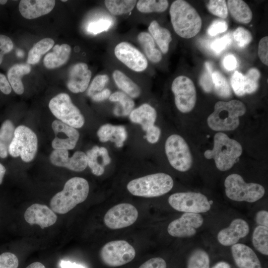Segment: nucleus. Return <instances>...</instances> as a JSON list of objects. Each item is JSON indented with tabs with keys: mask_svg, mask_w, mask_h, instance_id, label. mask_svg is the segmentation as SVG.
<instances>
[{
	"mask_svg": "<svg viewBox=\"0 0 268 268\" xmlns=\"http://www.w3.org/2000/svg\"><path fill=\"white\" fill-rule=\"evenodd\" d=\"M26 268H46L40 262H34L31 264Z\"/></svg>",
	"mask_w": 268,
	"mask_h": 268,
	"instance_id": "nucleus-61",
	"label": "nucleus"
},
{
	"mask_svg": "<svg viewBox=\"0 0 268 268\" xmlns=\"http://www.w3.org/2000/svg\"><path fill=\"white\" fill-rule=\"evenodd\" d=\"M224 67L228 70H232L237 66V62L236 58L232 55H228L223 60Z\"/></svg>",
	"mask_w": 268,
	"mask_h": 268,
	"instance_id": "nucleus-54",
	"label": "nucleus"
},
{
	"mask_svg": "<svg viewBox=\"0 0 268 268\" xmlns=\"http://www.w3.org/2000/svg\"><path fill=\"white\" fill-rule=\"evenodd\" d=\"M55 3L54 0H22L18 7L22 16L31 19L49 13L54 8Z\"/></svg>",
	"mask_w": 268,
	"mask_h": 268,
	"instance_id": "nucleus-21",
	"label": "nucleus"
},
{
	"mask_svg": "<svg viewBox=\"0 0 268 268\" xmlns=\"http://www.w3.org/2000/svg\"><path fill=\"white\" fill-rule=\"evenodd\" d=\"M7 0H0V4H4L7 2Z\"/></svg>",
	"mask_w": 268,
	"mask_h": 268,
	"instance_id": "nucleus-62",
	"label": "nucleus"
},
{
	"mask_svg": "<svg viewBox=\"0 0 268 268\" xmlns=\"http://www.w3.org/2000/svg\"><path fill=\"white\" fill-rule=\"evenodd\" d=\"M53 50V52L46 54L43 60L44 66L49 69L59 67L65 64L71 53L70 46L66 44L56 45Z\"/></svg>",
	"mask_w": 268,
	"mask_h": 268,
	"instance_id": "nucleus-26",
	"label": "nucleus"
},
{
	"mask_svg": "<svg viewBox=\"0 0 268 268\" xmlns=\"http://www.w3.org/2000/svg\"><path fill=\"white\" fill-rule=\"evenodd\" d=\"M231 42L230 34L225 35L223 37L216 39L210 45L211 49L217 54L221 53L226 48Z\"/></svg>",
	"mask_w": 268,
	"mask_h": 268,
	"instance_id": "nucleus-48",
	"label": "nucleus"
},
{
	"mask_svg": "<svg viewBox=\"0 0 268 268\" xmlns=\"http://www.w3.org/2000/svg\"><path fill=\"white\" fill-rule=\"evenodd\" d=\"M91 74L85 63H78L73 65L69 70L67 88L74 93L83 92L89 85Z\"/></svg>",
	"mask_w": 268,
	"mask_h": 268,
	"instance_id": "nucleus-19",
	"label": "nucleus"
},
{
	"mask_svg": "<svg viewBox=\"0 0 268 268\" xmlns=\"http://www.w3.org/2000/svg\"><path fill=\"white\" fill-rule=\"evenodd\" d=\"M165 261L160 257L152 258L145 262L138 268H166Z\"/></svg>",
	"mask_w": 268,
	"mask_h": 268,
	"instance_id": "nucleus-52",
	"label": "nucleus"
},
{
	"mask_svg": "<svg viewBox=\"0 0 268 268\" xmlns=\"http://www.w3.org/2000/svg\"><path fill=\"white\" fill-rule=\"evenodd\" d=\"M242 147L237 140L225 134L216 133L213 137V147L204 152L206 159H213L217 168L221 171L231 169L242 153Z\"/></svg>",
	"mask_w": 268,
	"mask_h": 268,
	"instance_id": "nucleus-4",
	"label": "nucleus"
},
{
	"mask_svg": "<svg viewBox=\"0 0 268 268\" xmlns=\"http://www.w3.org/2000/svg\"><path fill=\"white\" fill-rule=\"evenodd\" d=\"M0 90L4 94H9L11 92V87L5 76L0 73Z\"/></svg>",
	"mask_w": 268,
	"mask_h": 268,
	"instance_id": "nucleus-56",
	"label": "nucleus"
},
{
	"mask_svg": "<svg viewBox=\"0 0 268 268\" xmlns=\"http://www.w3.org/2000/svg\"><path fill=\"white\" fill-rule=\"evenodd\" d=\"M233 38L240 47H245L252 40V36L250 32L242 27H238L233 33Z\"/></svg>",
	"mask_w": 268,
	"mask_h": 268,
	"instance_id": "nucleus-45",
	"label": "nucleus"
},
{
	"mask_svg": "<svg viewBox=\"0 0 268 268\" xmlns=\"http://www.w3.org/2000/svg\"><path fill=\"white\" fill-rule=\"evenodd\" d=\"M231 251L238 268H262L258 256L248 246L237 243L231 246Z\"/></svg>",
	"mask_w": 268,
	"mask_h": 268,
	"instance_id": "nucleus-22",
	"label": "nucleus"
},
{
	"mask_svg": "<svg viewBox=\"0 0 268 268\" xmlns=\"http://www.w3.org/2000/svg\"><path fill=\"white\" fill-rule=\"evenodd\" d=\"M113 78L118 87L131 98H135L140 95L139 86L121 71L114 70Z\"/></svg>",
	"mask_w": 268,
	"mask_h": 268,
	"instance_id": "nucleus-30",
	"label": "nucleus"
},
{
	"mask_svg": "<svg viewBox=\"0 0 268 268\" xmlns=\"http://www.w3.org/2000/svg\"><path fill=\"white\" fill-rule=\"evenodd\" d=\"M148 31L163 54H166L172 41L170 31L166 28L161 27L158 22L153 20L150 23Z\"/></svg>",
	"mask_w": 268,
	"mask_h": 268,
	"instance_id": "nucleus-28",
	"label": "nucleus"
},
{
	"mask_svg": "<svg viewBox=\"0 0 268 268\" xmlns=\"http://www.w3.org/2000/svg\"><path fill=\"white\" fill-rule=\"evenodd\" d=\"M168 202L174 209L187 213H203L210 210L211 204L207 197L200 193H176L168 198Z\"/></svg>",
	"mask_w": 268,
	"mask_h": 268,
	"instance_id": "nucleus-11",
	"label": "nucleus"
},
{
	"mask_svg": "<svg viewBox=\"0 0 268 268\" xmlns=\"http://www.w3.org/2000/svg\"><path fill=\"white\" fill-rule=\"evenodd\" d=\"M54 40L50 38H45L37 42L29 50L28 54L27 63L34 65L39 62L41 56L49 51L54 45Z\"/></svg>",
	"mask_w": 268,
	"mask_h": 268,
	"instance_id": "nucleus-34",
	"label": "nucleus"
},
{
	"mask_svg": "<svg viewBox=\"0 0 268 268\" xmlns=\"http://www.w3.org/2000/svg\"><path fill=\"white\" fill-rule=\"evenodd\" d=\"M187 268H210V258L206 251L197 249L189 256Z\"/></svg>",
	"mask_w": 268,
	"mask_h": 268,
	"instance_id": "nucleus-37",
	"label": "nucleus"
},
{
	"mask_svg": "<svg viewBox=\"0 0 268 268\" xmlns=\"http://www.w3.org/2000/svg\"><path fill=\"white\" fill-rule=\"evenodd\" d=\"M230 80L232 88L236 95L241 96L246 94L244 75L236 70L232 75Z\"/></svg>",
	"mask_w": 268,
	"mask_h": 268,
	"instance_id": "nucleus-44",
	"label": "nucleus"
},
{
	"mask_svg": "<svg viewBox=\"0 0 268 268\" xmlns=\"http://www.w3.org/2000/svg\"><path fill=\"white\" fill-rule=\"evenodd\" d=\"M225 192L230 200L237 201L255 202L263 197L264 187L259 184L247 183L238 174L228 176L224 181Z\"/></svg>",
	"mask_w": 268,
	"mask_h": 268,
	"instance_id": "nucleus-6",
	"label": "nucleus"
},
{
	"mask_svg": "<svg viewBox=\"0 0 268 268\" xmlns=\"http://www.w3.org/2000/svg\"><path fill=\"white\" fill-rule=\"evenodd\" d=\"M15 128L9 120L4 121L0 127V157L5 158L8 154V148L14 137Z\"/></svg>",
	"mask_w": 268,
	"mask_h": 268,
	"instance_id": "nucleus-33",
	"label": "nucleus"
},
{
	"mask_svg": "<svg viewBox=\"0 0 268 268\" xmlns=\"http://www.w3.org/2000/svg\"><path fill=\"white\" fill-rule=\"evenodd\" d=\"M258 56L261 61L265 65H268V37L262 38L258 46Z\"/></svg>",
	"mask_w": 268,
	"mask_h": 268,
	"instance_id": "nucleus-51",
	"label": "nucleus"
},
{
	"mask_svg": "<svg viewBox=\"0 0 268 268\" xmlns=\"http://www.w3.org/2000/svg\"><path fill=\"white\" fill-rule=\"evenodd\" d=\"M49 107L59 121L69 126L80 128L84 124L83 116L67 93H61L52 98L49 102Z\"/></svg>",
	"mask_w": 268,
	"mask_h": 268,
	"instance_id": "nucleus-8",
	"label": "nucleus"
},
{
	"mask_svg": "<svg viewBox=\"0 0 268 268\" xmlns=\"http://www.w3.org/2000/svg\"><path fill=\"white\" fill-rule=\"evenodd\" d=\"M135 256L134 248L129 242L122 240L107 243L100 252L103 263L110 267L126 265L131 262Z\"/></svg>",
	"mask_w": 268,
	"mask_h": 268,
	"instance_id": "nucleus-10",
	"label": "nucleus"
},
{
	"mask_svg": "<svg viewBox=\"0 0 268 268\" xmlns=\"http://www.w3.org/2000/svg\"><path fill=\"white\" fill-rule=\"evenodd\" d=\"M18 259L13 253L5 252L0 254V268H18Z\"/></svg>",
	"mask_w": 268,
	"mask_h": 268,
	"instance_id": "nucleus-47",
	"label": "nucleus"
},
{
	"mask_svg": "<svg viewBox=\"0 0 268 268\" xmlns=\"http://www.w3.org/2000/svg\"><path fill=\"white\" fill-rule=\"evenodd\" d=\"M146 132V138L151 143L157 142L161 134V130L155 125L148 129Z\"/></svg>",
	"mask_w": 268,
	"mask_h": 268,
	"instance_id": "nucleus-53",
	"label": "nucleus"
},
{
	"mask_svg": "<svg viewBox=\"0 0 268 268\" xmlns=\"http://www.w3.org/2000/svg\"><path fill=\"white\" fill-rule=\"evenodd\" d=\"M89 191L88 183L85 179L75 177L66 182L63 190L51 200V209L59 214H66L87 198Z\"/></svg>",
	"mask_w": 268,
	"mask_h": 268,
	"instance_id": "nucleus-2",
	"label": "nucleus"
},
{
	"mask_svg": "<svg viewBox=\"0 0 268 268\" xmlns=\"http://www.w3.org/2000/svg\"><path fill=\"white\" fill-rule=\"evenodd\" d=\"M24 217L27 223L38 224L42 229L54 224L57 219L56 214L51 209L39 203H34L28 207Z\"/></svg>",
	"mask_w": 268,
	"mask_h": 268,
	"instance_id": "nucleus-18",
	"label": "nucleus"
},
{
	"mask_svg": "<svg viewBox=\"0 0 268 268\" xmlns=\"http://www.w3.org/2000/svg\"><path fill=\"white\" fill-rule=\"evenodd\" d=\"M13 44L9 37L0 34V65L5 54L10 52L13 49Z\"/></svg>",
	"mask_w": 268,
	"mask_h": 268,
	"instance_id": "nucleus-50",
	"label": "nucleus"
},
{
	"mask_svg": "<svg viewBox=\"0 0 268 268\" xmlns=\"http://www.w3.org/2000/svg\"><path fill=\"white\" fill-rule=\"evenodd\" d=\"M55 137L52 142L54 149L71 150L79 139V132L75 128L59 120H55L52 124Z\"/></svg>",
	"mask_w": 268,
	"mask_h": 268,
	"instance_id": "nucleus-16",
	"label": "nucleus"
},
{
	"mask_svg": "<svg viewBox=\"0 0 268 268\" xmlns=\"http://www.w3.org/2000/svg\"><path fill=\"white\" fill-rule=\"evenodd\" d=\"M138 215L134 205L128 203H119L107 211L104 217V222L110 229H121L134 224Z\"/></svg>",
	"mask_w": 268,
	"mask_h": 268,
	"instance_id": "nucleus-13",
	"label": "nucleus"
},
{
	"mask_svg": "<svg viewBox=\"0 0 268 268\" xmlns=\"http://www.w3.org/2000/svg\"><path fill=\"white\" fill-rule=\"evenodd\" d=\"M6 172V168L0 163V185L2 183L3 177Z\"/></svg>",
	"mask_w": 268,
	"mask_h": 268,
	"instance_id": "nucleus-60",
	"label": "nucleus"
},
{
	"mask_svg": "<svg viewBox=\"0 0 268 268\" xmlns=\"http://www.w3.org/2000/svg\"><path fill=\"white\" fill-rule=\"evenodd\" d=\"M211 268H231L230 265L226 262L220 261L216 263Z\"/></svg>",
	"mask_w": 268,
	"mask_h": 268,
	"instance_id": "nucleus-59",
	"label": "nucleus"
},
{
	"mask_svg": "<svg viewBox=\"0 0 268 268\" xmlns=\"http://www.w3.org/2000/svg\"><path fill=\"white\" fill-rule=\"evenodd\" d=\"M97 134L101 142L111 141L114 142L118 147L123 146L127 138V131L124 126H114L109 124L101 126Z\"/></svg>",
	"mask_w": 268,
	"mask_h": 268,
	"instance_id": "nucleus-24",
	"label": "nucleus"
},
{
	"mask_svg": "<svg viewBox=\"0 0 268 268\" xmlns=\"http://www.w3.org/2000/svg\"><path fill=\"white\" fill-rule=\"evenodd\" d=\"M256 221L259 225L268 227V212L265 210L259 211L256 215Z\"/></svg>",
	"mask_w": 268,
	"mask_h": 268,
	"instance_id": "nucleus-55",
	"label": "nucleus"
},
{
	"mask_svg": "<svg viewBox=\"0 0 268 268\" xmlns=\"http://www.w3.org/2000/svg\"><path fill=\"white\" fill-rule=\"evenodd\" d=\"M137 40L149 60L154 63H157L161 60V53L155 47L154 41L149 33L140 32L138 35Z\"/></svg>",
	"mask_w": 268,
	"mask_h": 268,
	"instance_id": "nucleus-31",
	"label": "nucleus"
},
{
	"mask_svg": "<svg viewBox=\"0 0 268 268\" xmlns=\"http://www.w3.org/2000/svg\"><path fill=\"white\" fill-rule=\"evenodd\" d=\"M250 227L248 223L243 219L233 220L229 226L221 229L217 234L218 242L225 246H232L249 233Z\"/></svg>",
	"mask_w": 268,
	"mask_h": 268,
	"instance_id": "nucleus-20",
	"label": "nucleus"
},
{
	"mask_svg": "<svg viewBox=\"0 0 268 268\" xmlns=\"http://www.w3.org/2000/svg\"><path fill=\"white\" fill-rule=\"evenodd\" d=\"M62 1H64V2H65V1H67V0H62Z\"/></svg>",
	"mask_w": 268,
	"mask_h": 268,
	"instance_id": "nucleus-63",
	"label": "nucleus"
},
{
	"mask_svg": "<svg viewBox=\"0 0 268 268\" xmlns=\"http://www.w3.org/2000/svg\"><path fill=\"white\" fill-rule=\"evenodd\" d=\"M37 149V137L31 129L24 125L15 129L14 137L8 148L11 156H20L24 162H29L34 158Z\"/></svg>",
	"mask_w": 268,
	"mask_h": 268,
	"instance_id": "nucleus-7",
	"label": "nucleus"
},
{
	"mask_svg": "<svg viewBox=\"0 0 268 268\" xmlns=\"http://www.w3.org/2000/svg\"><path fill=\"white\" fill-rule=\"evenodd\" d=\"M212 80L215 92L222 97H229L231 95V91L226 78L219 71L212 72Z\"/></svg>",
	"mask_w": 268,
	"mask_h": 268,
	"instance_id": "nucleus-39",
	"label": "nucleus"
},
{
	"mask_svg": "<svg viewBox=\"0 0 268 268\" xmlns=\"http://www.w3.org/2000/svg\"><path fill=\"white\" fill-rule=\"evenodd\" d=\"M203 222V218L200 213L185 212L169 224L167 232L173 237H191L196 234Z\"/></svg>",
	"mask_w": 268,
	"mask_h": 268,
	"instance_id": "nucleus-14",
	"label": "nucleus"
},
{
	"mask_svg": "<svg viewBox=\"0 0 268 268\" xmlns=\"http://www.w3.org/2000/svg\"><path fill=\"white\" fill-rule=\"evenodd\" d=\"M260 77V72L256 68L250 69L244 75L245 91L246 94H251L255 92L259 86L258 80Z\"/></svg>",
	"mask_w": 268,
	"mask_h": 268,
	"instance_id": "nucleus-40",
	"label": "nucleus"
},
{
	"mask_svg": "<svg viewBox=\"0 0 268 268\" xmlns=\"http://www.w3.org/2000/svg\"><path fill=\"white\" fill-rule=\"evenodd\" d=\"M227 8L232 17L238 22L246 24L252 19L253 13L248 5L242 0H228Z\"/></svg>",
	"mask_w": 268,
	"mask_h": 268,
	"instance_id": "nucleus-29",
	"label": "nucleus"
},
{
	"mask_svg": "<svg viewBox=\"0 0 268 268\" xmlns=\"http://www.w3.org/2000/svg\"><path fill=\"white\" fill-rule=\"evenodd\" d=\"M50 160L56 166L65 167L75 172L82 171L87 166L86 153L81 151L75 152L69 157L68 150L54 149L50 154Z\"/></svg>",
	"mask_w": 268,
	"mask_h": 268,
	"instance_id": "nucleus-17",
	"label": "nucleus"
},
{
	"mask_svg": "<svg viewBox=\"0 0 268 268\" xmlns=\"http://www.w3.org/2000/svg\"><path fill=\"white\" fill-rule=\"evenodd\" d=\"M108 80L109 76L107 74H99L96 76L90 85L87 95L91 97L94 94L103 90Z\"/></svg>",
	"mask_w": 268,
	"mask_h": 268,
	"instance_id": "nucleus-43",
	"label": "nucleus"
},
{
	"mask_svg": "<svg viewBox=\"0 0 268 268\" xmlns=\"http://www.w3.org/2000/svg\"><path fill=\"white\" fill-rule=\"evenodd\" d=\"M205 69L200 77L199 82L202 89L206 92L211 91L213 84L212 80V67L209 62L205 63Z\"/></svg>",
	"mask_w": 268,
	"mask_h": 268,
	"instance_id": "nucleus-42",
	"label": "nucleus"
},
{
	"mask_svg": "<svg viewBox=\"0 0 268 268\" xmlns=\"http://www.w3.org/2000/svg\"><path fill=\"white\" fill-rule=\"evenodd\" d=\"M137 2L134 0H106L105 5L108 11L115 15H121L130 12Z\"/></svg>",
	"mask_w": 268,
	"mask_h": 268,
	"instance_id": "nucleus-36",
	"label": "nucleus"
},
{
	"mask_svg": "<svg viewBox=\"0 0 268 268\" xmlns=\"http://www.w3.org/2000/svg\"><path fill=\"white\" fill-rule=\"evenodd\" d=\"M172 178L164 173H157L134 179L127 186L133 195L145 198L161 196L168 193L173 188Z\"/></svg>",
	"mask_w": 268,
	"mask_h": 268,
	"instance_id": "nucleus-5",
	"label": "nucleus"
},
{
	"mask_svg": "<svg viewBox=\"0 0 268 268\" xmlns=\"http://www.w3.org/2000/svg\"><path fill=\"white\" fill-rule=\"evenodd\" d=\"M246 111L245 104L239 100L218 101L214 105L213 112L207 118V125L214 131H233L239 125V117Z\"/></svg>",
	"mask_w": 268,
	"mask_h": 268,
	"instance_id": "nucleus-3",
	"label": "nucleus"
},
{
	"mask_svg": "<svg viewBox=\"0 0 268 268\" xmlns=\"http://www.w3.org/2000/svg\"><path fill=\"white\" fill-rule=\"evenodd\" d=\"M171 89L178 110L183 113L191 111L197 100L196 88L193 81L186 76H177L172 83Z\"/></svg>",
	"mask_w": 268,
	"mask_h": 268,
	"instance_id": "nucleus-12",
	"label": "nucleus"
},
{
	"mask_svg": "<svg viewBox=\"0 0 268 268\" xmlns=\"http://www.w3.org/2000/svg\"><path fill=\"white\" fill-rule=\"evenodd\" d=\"M112 24V21L109 19H100L89 23L87 26V31L93 34H99L107 31Z\"/></svg>",
	"mask_w": 268,
	"mask_h": 268,
	"instance_id": "nucleus-46",
	"label": "nucleus"
},
{
	"mask_svg": "<svg viewBox=\"0 0 268 268\" xmlns=\"http://www.w3.org/2000/svg\"><path fill=\"white\" fill-rule=\"evenodd\" d=\"M252 243L255 248L263 255H268V228L259 225L253 233Z\"/></svg>",
	"mask_w": 268,
	"mask_h": 268,
	"instance_id": "nucleus-35",
	"label": "nucleus"
},
{
	"mask_svg": "<svg viewBox=\"0 0 268 268\" xmlns=\"http://www.w3.org/2000/svg\"><path fill=\"white\" fill-rule=\"evenodd\" d=\"M208 11L212 14L221 18L228 16V8L224 0H211L206 4Z\"/></svg>",
	"mask_w": 268,
	"mask_h": 268,
	"instance_id": "nucleus-41",
	"label": "nucleus"
},
{
	"mask_svg": "<svg viewBox=\"0 0 268 268\" xmlns=\"http://www.w3.org/2000/svg\"><path fill=\"white\" fill-rule=\"evenodd\" d=\"M30 71L31 67L27 64H15L8 70V82L16 94L21 95L23 93L24 88L21 79L23 75L28 74Z\"/></svg>",
	"mask_w": 268,
	"mask_h": 268,
	"instance_id": "nucleus-27",
	"label": "nucleus"
},
{
	"mask_svg": "<svg viewBox=\"0 0 268 268\" xmlns=\"http://www.w3.org/2000/svg\"><path fill=\"white\" fill-rule=\"evenodd\" d=\"M60 266L61 268H85L83 266L75 263L63 260L61 262Z\"/></svg>",
	"mask_w": 268,
	"mask_h": 268,
	"instance_id": "nucleus-58",
	"label": "nucleus"
},
{
	"mask_svg": "<svg viewBox=\"0 0 268 268\" xmlns=\"http://www.w3.org/2000/svg\"><path fill=\"white\" fill-rule=\"evenodd\" d=\"M169 13L173 28L183 38H191L200 31L202 20L196 9L188 2L176 0L171 4Z\"/></svg>",
	"mask_w": 268,
	"mask_h": 268,
	"instance_id": "nucleus-1",
	"label": "nucleus"
},
{
	"mask_svg": "<svg viewBox=\"0 0 268 268\" xmlns=\"http://www.w3.org/2000/svg\"><path fill=\"white\" fill-rule=\"evenodd\" d=\"M110 101L119 103L114 110V113L117 116H125L133 111L134 102L130 96L123 92L116 91L111 94L109 98Z\"/></svg>",
	"mask_w": 268,
	"mask_h": 268,
	"instance_id": "nucleus-32",
	"label": "nucleus"
},
{
	"mask_svg": "<svg viewBox=\"0 0 268 268\" xmlns=\"http://www.w3.org/2000/svg\"><path fill=\"white\" fill-rule=\"evenodd\" d=\"M110 95L111 91L106 88L93 95L91 98L95 102H101L109 98Z\"/></svg>",
	"mask_w": 268,
	"mask_h": 268,
	"instance_id": "nucleus-57",
	"label": "nucleus"
},
{
	"mask_svg": "<svg viewBox=\"0 0 268 268\" xmlns=\"http://www.w3.org/2000/svg\"><path fill=\"white\" fill-rule=\"evenodd\" d=\"M165 150L170 165L180 172L188 171L193 164V157L185 139L176 134L169 136L165 142Z\"/></svg>",
	"mask_w": 268,
	"mask_h": 268,
	"instance_id": "nucleus-9",
	"label": "nucleus"
},
{
	"mask_svg": "<svg viewBox=\"0 0 268 268\" xmlns=\"http://www.w3.org/2000/svg\"><path fill=\"white\" fill-rule=\"evenodd\" d=\"M168 5V1L166 0H139L137 1L136 6L142 13L162 12L167 9Z\"/></svg>",
	"mask_w": 268,
	"mask_h": 268,
	"instance_id": "nucleus-38",
	"label": "nucleus"
},
{
	"mask_svg": "<svg viewBox=\"0 0 268 268\" xmlns=\"http://www.w3.org/2000/svg\"><path fill=\"white\" fill-rule=\"evenodd\" d=\"M157 117L155 109L148 104H143L138 108L133 110L129 118L132 122L141 125L143 131L154 126Z\"/></svg>",
	"mask_w": 268,
	"mask_h": 268,
	"instance_id": "nucleus-25",
	"label": "nucleus"
},
{
	"mask_svg": "<svg viewBox=\"0 0 268 268\" xmlns=\"http://www.w3.org/2000/svg\"><path fill=\"white\" fill-rule=\"evenodd\" d=\"M116 58L131 69L141 72L146 69L147 60L135 47L127 42L117 44L114 49Z\"/></svg>",
	"mask_w": 268,
	"mask_h": 268,
	"instance_id": "nucleus-15",
	"label": "nucleus"
},
{
	"mask_svg": "<svg viewBox=\"0 0 268 268\" xmlns=\"http://www.w3.org/2000/svg\"><path fill=\"white\" fill-rule=\"evenodd\" d=\"M228 28V25L225 21L215 20L210 24L207 29L208 34L214 36L217 34L225 32Z\"/></svg>",
	"mask_w": 268,
	"mask_h": 268,
	"instance_id": "nucleus-49",
	"label": "nucleus"
},
{
	"mask_svg": "<svg viewBox=\"0 0 268 268\" xmlns=\"http://www.w3.org/2000/svg\"><path fill=\"white\" fill-rule=\"evenodd\" d=\"M87 166L92 173L97 176L102 175L105 167L111 162V158L107 149L104 147L94 146L86 153Z\"/></svg>",
	"mask_w": 268,
	"mask_h": 268,
	"instance_id": "nucleus-23",
	"label": "nucleus"
}]
</instances>
